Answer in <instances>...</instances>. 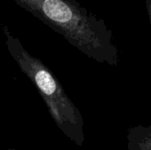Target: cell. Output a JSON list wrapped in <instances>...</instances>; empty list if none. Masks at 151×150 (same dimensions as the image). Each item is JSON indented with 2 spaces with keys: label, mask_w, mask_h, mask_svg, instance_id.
I'll use <instances>...</instances> for the list:
<instances>
[{
  "label": "cell",
  "mask_w": 151,
  "mask_h": 150,
  "mask_svg": "<svg viewBox=\"0 0 151 150\" xmlns=\"http://www.w3.org/2000/svg\"><path fill=\"white\" fill-rule=\"evenodd\" d=\"M81 52L100 64L117 66L118 49L102 19L69 0H15Z\"/></svg>",
  "instance_id": "6da1fadb"
},
{
  "label": "cell",
  "mask_w": 151,
  "mask_h": 150,
  "mask_svg": "<svg viewBox=\"0 0 151 150\" xmlns=\"http://www.w3.org/2000/svg\"><path fill=\"white\" fill-rule=\"evenodd\" d=\"M7 50L20 71L30 80L43 100L48 111L59 130L73 143L81 147L85 136L84 121L80 110L69 98L63 86L39 58L33 57L4 27Z\"/></svg>",
  "instance_id": "7a4b0ae2"
},
{
  "label": "cell",
  "mask_w": 151,
  "mask_h": 150,
  "mask_svg": "<svg viewBox=\"0 0 151 150\" xmlns=\"http://www.w3.org/2000/svg\"><path fill=\"white\" fill-rule=\"evenodd\" d=\"M127 140L129 150H151V126L130 127Z\"/></svg>",
  "instance_id": "3957f363"
},
{
  "label": "cell",
  "mask_w": 151,
  "mask_h": 150,
  "mask_svg": "<svg viewBox=\"0 0 151 150\" xmlns=\"http://www.w3.org/2000/svg\"><path fill=\"white\" fill-rule=\"evenodd\" d=\"M2 150H19V149H2Z\"/></svg>",
  "instance_id": "277c9868"
}]
</instances>
